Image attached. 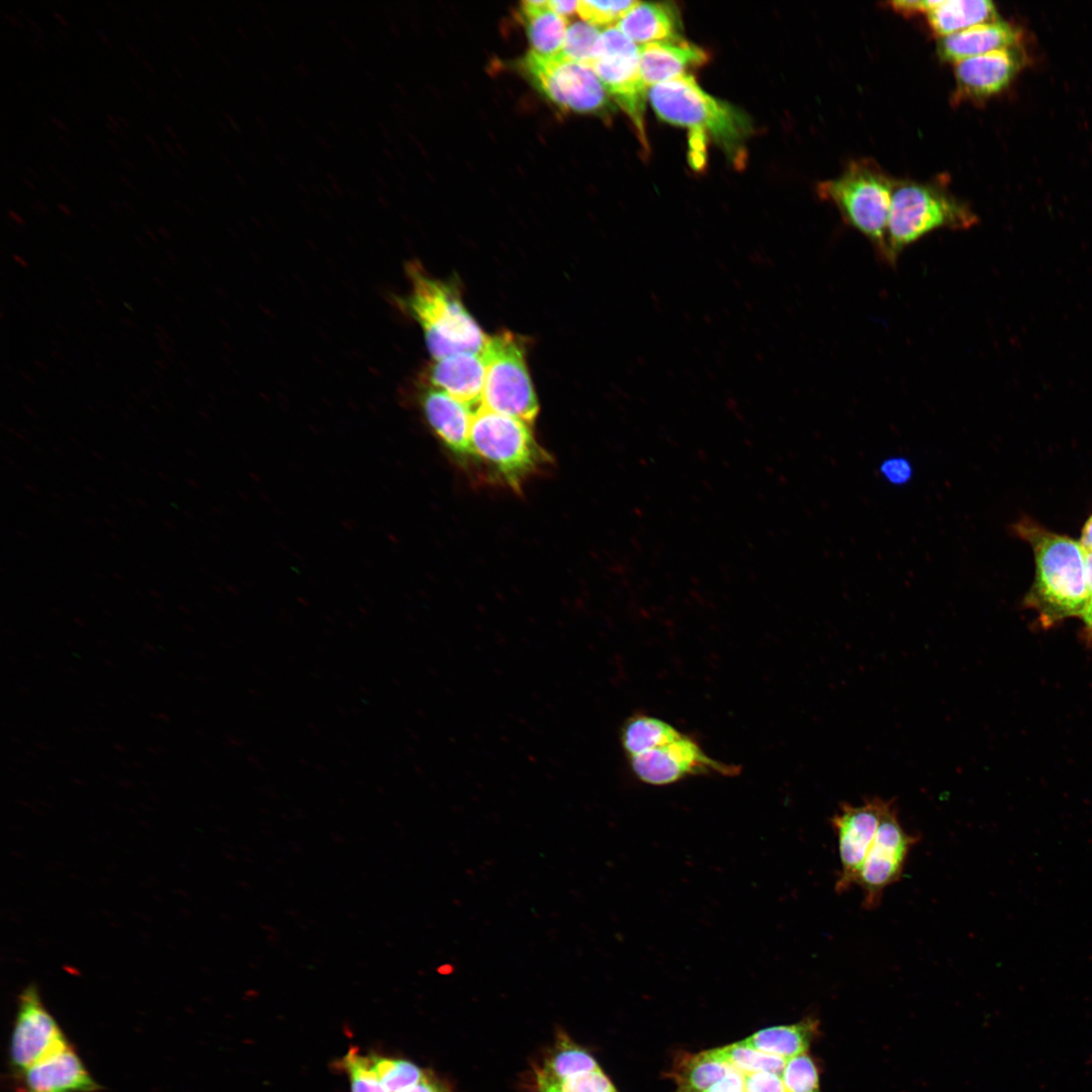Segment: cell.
<instances>
[{"mask_svg": "<svg viewBox=\"0 0 1092 1092\" xmlns=\"http://www.w3.org/2000/svg\"><path fill=\"white\" fill-rule=\"evenodd\" d=\"M1019 40V30L999 18L939 37L937 53L945 62L957 64L972 57L1017 46Z\"/></svg>", "mask_w": 1092, "mask_h": 1092, "instance_id": "d6986e66", "label": "cell"}, {"mask_svg": "<svg viewBox=\"0 0 1092 1092\" xmlns=\"http://www.w3.org/2000/svg\"><path fill=\"white\" fill-rule=\"evenodd\" d=\"M521 16L533 52L544 56L561 53L567 21L549 8L548 1L522 2Z\"/></svg>", "mask_w": 1092, "mask_h": 1092, "instance_id": "44dd1931", "label": "cell"}, {"mask_svg": "<svg viewBox=\"0 0 1092 1092\" xmlns=\"http://www.w3.org/2000/svg\"><path fill=\"white\" fill-rule=\"evenodd\" d=\"M1025 64L1019 44L963 60L956 65V100H982L1006 88Z\"/></svg>", "mask_w": 1092, "mask_h": 1092, "instance_id": "5bb4252c", "label": "cell"}, {"mask_svg": "<svg viewBox=\"0 0 1092 1092\" xmlns=\"http://www.w3.org/2000/svg\"><path fill=\"white\" fill-rule=\"evenodd\" d=\"M429 379L434 388L469 406H480L485 379L483 354L463 352L434 360Z\"/></svg>", "mask_w": 1092, "mask_h": 1092, "instance_id": "e0dca14e", "label": "cell"}, {"mask_svg": "<svg viewBox=\"0 0 1092 1092\" xmlns=\"http://www.w3.org/2000/svg\"><path fill=\"white\" fill-rule=\"evenodd\" d=\"M342 1063L349 1075L352 1092H387L375 1071L372 1055L363 1056L357 1049H352Z\"/></svg>", "mask_w": 1092, "mask_h": 1092, "instance_id": "f1b7e54d", "label": "cell"}, {"mask_svg": "<svg viewBox=\"0 0 1092 1092\" xmlns=\"http://www.w3.org/2000/svg\"><path fill=\"white\" fill-rule=\"evenodd\" d=\"M628 759L633 774L641 782L653 786L674 784L691 776L734 777L741 769L735 764L712 758L693 737L684 733L672 741Z\"/></svg>", "mask_w": 1092, "mask_h": 1092, "instance_id": "7c38bea8", "label": "cell"}, {"mask_svg": "<svg viewBox=\"0 0 1092 1092\" xmlns=\"http://www.w3.org/2000/svg\"><path fill=\"white\" fill-rule=\"evenodd\" d=\"M399 1092H452L444 1083L435 1076L425 1073L424 1077L415 1085Z\"/></svg>", "mask_w": 1092, "mask_h": 1092, "instance_id": "f35d334b", "label": "cell"}, {"mask_svg": "<svg viewBox=\"0 0 1092 1092\" xmlns=\"http://www.w3.org/2000/svg\"><path fill=\"white\" fill-rule=\"evenodd\" d=\"M379 1080L387 1092H399L418 1083L425 1075L415 1064L372 1055Z\"/></svg>", "mask_w": 1092, "mask_h": 1092, "instance_id": "83f0119b", "label": "cell"}, {"mask_svg": "<svg viewBox=\"0 0 1092 1092\" xmlns=\"http://www.w3.org/2000/svg\"><path fill=\"white\" fill-rule=\"evenodd\" d=\"M648 99L662 120L712 138L736 165L744 161L751 120L739 108L706 93L692 75L651 86Z\"/></svg>", "mask_w": 1092, "mask_h": 1092, "instance_id": "7a4b0ae2", "label": "cell"}, {"mask_svg": "<svg viewBox=\"0 0 1092 1092\" xmlns=\"http://www.w3.org/2000/svg\"><path fill=\"white\" fill-rule=\"evenodd\" d=\"M1086 569H1087V587L1088 596L1085 608L1081 614V618L1084 622L1085 635L1087 640L1092 644V552L1086 550Z\"/></svg>", "mask_w": 1092, "mask_h": 1092, "instance_id": "8d00e7d4", "label": "cell"}, {"mask_svg": "<svg viewBox=\"0 0 1092 1092\" xmlns=\"http://www.w3.org/2000/svg\"><path fill=\"white\" fill-rule=\"evenodd\" d=\"M411 290L404 300L421 326L434 360L463 352H482L489 336L464 306L452 284L433 278L420 265L407 268Z\"/></svg>", "mask_w": 1092, "mask_h": 1092, "instance_id": "3957f363", "label": "cell"}, {"mask_svg": "<svg viewBox=\"0 0 1092 1092\" xmlns=\"http://www.w3.org/2000/svg\"><path fill=\"white\" fill-rule=\"evenodd\" d=\"M971 207L936 184L896 181L886 234V258L939 229L969 230L978 223Z\"/></svg>", "mask_w": 1092, "mask_h": 1092, "instance_id": "277c9868", "label": "cell"}, {"mask_svg": "<svg viewBox=\"0 0 1092 1092\" xmlns=\"http://www.w3.org/2000/svg\"><path fill=\"white\" fill-rule=\"evenodd\" d=\"M745 1075L731 1067L729 1072L705 1092H745Z\"/></svg>", "mask_w": 1092, "mask_h": 1092, "instance_id": "e575fe53", "label": "cell"}, {"mask_svg": "<svg viewBox=\"0 0 1092 1092\" xmlns=\"http://www.w3.org/2000/svg\"><path fill=\"white\" fill-rule=\"evenodd\" d=\"M919 840L903 828L893 804L881 820L857 881L863 909L881 905L885 890L901 879L910 850Z\"/></svg>", "mask_w": 1092, "mask_h": 1092, "instance_id": "8fae6325", "label": "cell"}, {"mask_svg": "<svg viewBox=\"0 0 1092 1092\" xmlns=\"http://www.w3.org/2000/svg\"><path fill=\"white\" fill-rule=\"evenodd\" d=\"M745 1092H787L782 1076L758 1072L745 1075Z\"/></svg>", "mask_w": 1092, "mask_h": 1092, "instance_id": "836d02e7", "label": "cell"}, {"mask_svg": "<svg viewBox=\"0 0 1092 1092\" xmlns=\"http://www.w3.org/2000/svg\"><path fill=\"white\" fill-rule=\"evenodd\" d=\"M538 1092H563L558 1081L539 1070L536 1075Z\"/></svg>", "mask_w": 1092, "mask_h": 1092, "instance_id": "ab89813d", "label": "cell"}, {"mask_svg": "<svg viewBox=\"0 0 1092 1092\" xmlns=\"http://www.w3.org/2000/svg\"><path fill=\"white\" fill-rule=\"evenodd\" d=\"M782 1080L787 1092H820L817 1067L806 1053L787 1061Z\"/></svg>", "mask_w": 1092, "mask_h": 1092, "instance_id": "4dcf8cb0", "label": "cell"}, {"mask_svg": "<svg viewBox=\"0 0 1092 1092\" xmlns=\"http://www.w3.org/2000/svg\"><path fill=\"white\" fill-rule=\"evenodd\" d=\"M578 1H566V0H551L548 1L549 8L558 15L566 18L577 12Z\"/></svg>", "mask_w": 1092, "mask_h": 1092, "instance_id": "60d3db41", "label": "cell"}, {"mask_svg": "<svg viewBox=\"0 0 1092 1092\" xmlns=\"http://www.w3.org/2000/svg\"><path fill=\"white\" fill-rule=\"evenodd\" d=\"M586 65L628 114L641 147L648 153L644 117L647 86L640 72L639 47L617 26H609L601 32L593 59Z\"/></svg>", "mask_w": 1092, "mask_h": 1092, "instance_id": "9c48e42d", "label": "cell"}, {"mask_svg": "<svg viewBox=\"0 0 1092 1092\" xmlns=\"http://www.w3.org/2000/svg\"><path fill=\"white\" fill-rule=\"evenodd\" d=\"M640 72L646 86L687 75L689 69L707 63L709 54L681 37L642 44Z\"/></svg>", "mask_w": 1092, "mask_h": 1092, "instance_id": "ac0fdd59", "label": "cell"}, {"mask_svg": "<svg viewBox=\"0 0 1092 1092\" xmlns=\"http://www.w3.org/2000/svg\"><path fill=\"white\" fill-rule=\"evenodd\" d=\"M939 0H897L890 3L891 7L905 16L915 14H927L938 4Z\"/></svg>", "mask_w": 1092, "mask_h": 1092, "instance_id": "d590c367", "label": "cell"}, {"mask_svg": "<svg viewBox=\"0 0 1092 1092\" xmlns=\"http://www.w3.org/2000/svg\"><path fill=\"white\" fill-rule=\"evenodd\" d=\"M638 1H592L577 2V13L587 23L595 26L618 22Z\"/></svg>", "mask_w": 1092, "mask_h": 1092, "instance_id": "1f68e13d", "label": "cell"}, {"mask_svg": "<svg viewBox=\"0 0 1092 1092\" xmlns=\"http://www.w3.org/2000/svg\"><path fill=\"white\" fill-rule=\"evenodd\" d=\"M682 734L677 728L659 718L635 714L623 724L620 741L628 757L665 744Z\"/></svg>", "mask_w": 1092, "mask_h": 1092, "instance_id": "d4e9b609", "label": "cell"}, {"mask_svg": "<svg viewBox=\"0 0 1092 1092\" xmlns=\"http://www.w3.org/2000/svg\"><path fill=\"white\" fill-rule=\"evenodd\" d=\"M1081 544L1085 550L1092 552V517L1085 524Z\"/></svg>", "mask_w": 1092, "mask_h": 1092, "instance_id": "b9f144b4", "label": "cell"}, {"mask_svg": "<svg viewBox=\"0 0 1092 1092\" xmlns=\"http://www.w3.org/2000/svg\"><path fill=\"white\" fill-rule=\"evenodd\" d=\"M926 17L938 37L999 19L994 3L989 0H939Z\"/></svg>", "mask_w": 1092, "mask_h": 1092, "instance_id": "7402d4cb", "label": "cell"}, {"mask_svg": "<svg viewBox=\"0 0 1092 1092\" xmlns=\"http://www.w3.org/2000/svg\"><path fill=\"white\" fill-rule=\"evenodd\" d=\"M816 1027V1020L806 1018L794 1024L758 1030L743 1041L762 1053L789 1060L806 1053Z\"/></svg>", "mask_w": 1092, "mask_h": 1092, "instance_id": "603a6c76", "label": "cell"}, {"mask_svg": "<svg viewBox=\"0 0 1092 1092\" xmlns=\"http://www.w3.org/2000/svg\"><path fill=\"white\" fill-rule=\"evenodd\" d=\"M893 804V800L876 796L866 798L858 806L840 803L838 812L831 818V825L837 836L841 866L835 883L837 893L843 894L857 885L881 820Z\"/></svg>", "mask_w": 1092, "mask_h": 1092, "instance_id": "4fadbf2b", "label": "cell"}, {"mask_svg": "<svg viewBox=\"0 0 1092 1092\" xmlns=\"http://www.w3.org/2000/svg\"><path fill=\"white\" fill-rule=\"evenodd\" d=\"M896 180L869 160L850 162L836 178L817 186L819 197L831 202L842 218L862 234L883 260L886 234Z\"/></svg>", "mask_w": 1092, "mask_h": 1092, "instance_id": "5b68a950", "label": "cell"}, {"mask_svg": "<svg viewBox=\"0 0 1092 1092\" xmlns=\"http://www.w3.org/2000/svg\"><path fill=\"white\" fill-rule=\"evenodd\" d=\"M617 27L634 42L643 44L679 38V18L670 3L640 2L629 10Z\"/></svg>", "mask_w": 1092, "mask_h": 1092, "instance_id": "ffe728a7", "label": "cell"}, {"mask_svg": "<svg viewBox=\"0 0 1092 1092\" xmlns=\"http://www.w3.org/2000/svg\"><path fill=\"white\" fill-rule=\"evenodd\" d=\"M731 1066L717 1058L712 1050L699 1054H684L674 1063L671 1076L675 1092H705L730 1070Z\"/></svg>", "mask_w": 1092, "mask_h": 1092, "instance_id": "cb8c5ba5", "label": "cell"}, {"mask_svg": "<svg viewBox=\"0 0 1092 1092\" xmlns=\"http://www.w3.org/2000/svg\"><path fill=\"white\" fill-rule=\"evenodd\" d=\"M470 445L473 456L489 465L516 490L550 460L536 441L530 424L481 405L473 416Z\"/></svg>", "mask_w": 1092, "mask_h": 1092, "instance_id": "8992f818", "label": "cell"}, {"mask_svg": "<svg viewBox=\"0 0 1092 1092\" xmlns=\"http://www.w3.org/2000/svg\"><path fill=\"white\" fill-rule=\"evenodd\" d=\"M13 1077L15 1092H98L101 1089L71 1043Z\"/></svg>", "mask_w": 1092, "mask_h": 1092, "instance_id": "9a60e30c", "label": "cell"}, {"mask_svg": "<svg viewBox=\"0 0 1092 1092\" xmlns=\"http://www.w3.org/2000/svg\"><path fill=\"white\" fill-rule=\"evenodd\" d=\"M421 404L436 436L456 460L466 463L473 456L470 431L474 413L471 406L434 387L423 394Z\"/></svg>", "mask_w": 1092, "mask_h": 1092, "instance_id": "2e32d148", "label": "cell"}, {"mask_svg": "<svg viewBox=\"0 0 1092 1092\" xmlns=\"http://www.w3.org/2000/svg\"><path fill=\"white\" fill-rule=\"evenodd\" d=\"M65 1033L44 1006L34 983L17 997L16 1014L8 1046L9 1066L18 1073L69 1044Z\"/></svg>", "mask_w": 1092, "mask_h": 1092, "instance_id": "30bf717a", "label": "cell"}, {"mask_svg": "<svg viewBox=\"0 0 1092 1092\" xmlns=\"http://www.w3.org/2000/svg\"><path fill=\"white\" fill-rule=\"evenodd\" d=\"M882 471L885 476L894 483L905 482L911 473L909 464L903 459H892L887 461L882 466Z\"/></svg>", "mask_w": 1092, "mask_h": 1092, "instance_id": "74e56055", "label": "cell"}, {"mask_svg": "<svg viewBox=\"0 0 1092 1092\" xmlns=\"http://www.w3.org/2000/svg\"><path fill=\"white\" fill-rule=\"evenodd\" d=\"M595 1059L583 1049L571 1041L567 1035L560 1034L544 1062L542 1069L557 1081L578 1074L599 1070Z\"/></svg>", "mask_w": 1092, "mask_h": 1092, "instance_id": "484cf974", "label": "cell"}, {"mask_svg": "<svg viewBox=\"0 0 1092 1092\" xmlns=\"http://www.w3.org/2000/svg\"><path fill=\"white\" fill-rule=\"evenodd\" d=\"M1015 529L1031 545L1035 557V579L1026 605L1037 612L1043 626L1081 616L1088 596L1082 544L1028 520L1019 522Z\"/></svg>", "mask_w": 1092, "mask_h": 1092, "instance_id": "6da1fadb", "label": "cell"}, {"mask_svg": "<svg viewBox=\"0 0 1092 1092\" xmlns=\"http://www.w3.org/2000/svg\"><path fill=\"white\" fill-rule=\"evenodd\" d=\"M558 1084L563 1092H616L601 1069L565 1078Z\"/></svg>", "mask_w": 1092, "mask_h": 1092, "instance_id": "d6a6232c", "label": "cell"}, {"mask_svg": "<svg viewBox=\"0 0 1092 1092\" xmlns=\"http://www.w3.org/2000/svg\"><path fill=\"white\" fill-rule=\"evenodd\" d=\"M601 32L585 21L573 22L567 27L560 54L586 65L593 59Z\"/></svg>", "mask_w": 1092, "mask_h": 1092, "instance_id": "f546056e", "label": "cell"}, {"mask_svg": "<svg viewBox=\"0 0 1092 1092\" xmlns=\"http://www.w3.org/2000/svg\"><path fill=\"white\" fill-rule=\"evenodd\" d=\"M485 379L481 406L532 424L539 403L518 337L503 332L489 337L483 351Z\"/></svg>", "mask_w": 1092, "mask_h": 1092, "instance_id": "52a82bcc", "label": "cell"}, {"mask_svg": "<svg viewBox=\"0 0 1092 1092\" xmlns=\"http://www.w3.org/2000/svg\"><path fill=\"white\" fill-rule=\"evenodd\" d=\"M521 68L532 85L562 110L599 115L611 108L603 83L583 63L562 54L544 56L530 51Z\"/></svg>", "mask_w": 1092, "mask_h": 1092, "instance_id": "ba28073f", "label": "cell"}, {"mask_svg": "<svg viewBox=\"0 0 1092 1092\" xmlns=\"http://www.w3.org/2000/svg\"><path fill=\"white\" fill-rule=\"evenodd\" d=\"M714 1055L744 1075L769 1072L782 1076L788 1060L762 1053L743 1040L713 1049Z\"/></svg>", "mask_w": 1092, "mask_h": 1092, "instance_id": "4316f807", "label": "cell"}]
</instances>
